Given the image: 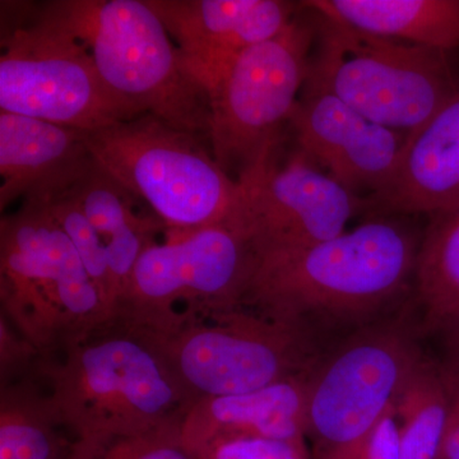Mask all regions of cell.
Returning <instances> with one entry per match:
<instances>
[{"instance_id":"6da1fadb","label":"cell","mask_w":459,"mask_h":459,"mask_svg":"<svg viewBox=\"0 0 459 459\" xmlns=\"http://www.w3.org/2000/svg\"><path fill=\"white\" fill-rule=\"evenodd\" d=\"M48 369V401L77 439L142 433L186 418L195 400L151 329L122 318L65 347Z\"/></svg>"},{"instance_id":"7a4b0ae2","label":"cell","mask_w":459,"mask_h":459,"mask_svg":"<svg viewBox=\"0 0 459 459\" xmlns=\"http://www.w3.org/2000/svg\"><path fill=\"white\" fill-rule=\"evenodd\" d=\"M420 246L409 226L377 216L325 243L255 258L241 304L290 323L305 313L367 312L415 274Z\"/></svg>"},{"instance_id":"3957f363","label":"cell","mask_w":459,"mask_h":459,"mask_svg":"<svg viewBox=\"0 0 459 459\" xmlns=\"http://www.w3.org/2000/svg\"><path fill=\"white\" fill-rule=\"evenodd\" d=\"M49 5L124 104L208 140L207 93L184 68L179 50L146 0H57Z\"/></svg>"},{"instance_id":"277c9868","label":"cell","mask_w":459,"mask_h":459,"mask_svg":"<svg viewBox=\"0 0 459 459\" xmlns=\"http://www.w3.org/2000/svg\"><path fill=\"white\" fill-rule=\"evenodd\" d=\"M310 12L316 48L303 91L334 96L368 119L411 134L458 90L449 51L371 35Z\"/></svg>"},{"instance_id":"5b68a950","label":"cell","mask_w":459,"mask_h":459,"mask_svg":"<svg viewBox=\"0 0 459 459\" xmlns=\"http://www.w3.org/2000/svg\"><path fill=\"white\" fill-rule=\"evenodd\" d=\"M202 141L151 114L84 132L96 164L175 235L228 222L241 199Z\"/></svg>"},{"instance_id":"8992f818","label":"cell","mask_w":459,"mask_h":459,"mask_svg":"<svg viewBox=\"0 0 459 459\" xmlns=\"http://www.w3.org/2000/svg\"><path fill=\"white\" fill-rule=\"evenodd\" d=\"M0 111L82 132L140 117L102 82L49 3L2 2Z\"/></svg>"},{"instance_id":"52a82bcc","label":"cell","mask_w":459,"mask_h":459,"mask_svg":"<svg viewBox=\"0 0 459 459\" xmlns=\"http://www.w3.org/2000/svg\"><path fill=\"white\" fill-rule=\"evenodd\" d=\"M5 314L36 352L66 344L111 319L74 244L45 202L23 199L2 220Z\"/></svg>"},{"instance_id":"ba28073f","label":"cell","mask_w":459,"mask_h":459,"mask_svg":"<svg viewBox=\"0 0 459 459\" xmlns=\"http://www.w3.org/2000/svg\"><path fill=\"white\" fill-rule=\"evenodd\" d=\"M310 14V20L298 14L276 36L241 53L208 92L207 141L217 164L234 180L270 161L283 126H290L316 44Z\"/></svg>"},{"instance_id":"9c48e42d","label":"cell","mask_w":459,"mask_h":459,"mask_svg":"<svg viewBox=\"0 0 459 459\" xmlns=\"http://www.w3.org/2000/svg\"><path fill=\"white\" fill-rule=\"evenodd\" d=\"M150 329L195 402L253 394L300 376L304 367L295 323L243 313L240 305L188 310L164 328Z\"/></svg>"},{"instance_id":"30bf717a","label":"cell","mask_w":459,"mask_h":459,"mask_svg":"<svg viewBox=\"0 0 459 459\" xmlns=\"http://www.w3.org/2000/svg\"><path fill=\"white\" fill-rule=\"evenodd\" d=\"M255 255L230 223L195 230L142 253L114 318L161 328L177 318L174 304L189 310L225 309L241 305Z\"/></svg>"},{"instance_id":"8fae6325","label":"cell","mask_w":459,"mask_h":459,"mask_svg":"<svg viewBox=\"0 0 459 459\" xmlns=\"http://www.w3.org/2000/svg\"><path fill=\"white\" fill-rule=\"evenodd\" d=\"M238 183L241 199L226 223L243 235L255 258L340 237L365 210L364 197L341 186L299 148L283 164L273 156Z\"/></svg>"},{"instance_id":"7c38bea8","label":"cell","mask_w":459,"mask_h":459,"mask_svg":"<svg viewBox=\"0 0 459 459\" xmlns=\"http://www.w3.org/2000/svg\"><path fill=\"white\" fill-rule=\"evenodd\" d=\"M420 362L412 344L394 332L365 334L342 347L309 382L307 431L323 452L369 433Z\"/></svg>"},{"instance_id":"4fadbf2b","label":"cell","mask_w":459,"mask_h":459,"mask_svg":"<svg viewBox=\"0 0 459 459\" xmlns=\"http://www.w3.org/2000/svg\"><path fill=\"white\" fill-rule=\"evenodd\" d=\"M290 126L299 150L344 188L365 198L391 183L406 133L380 126L327 93L301 91Z\"/></svg>"},{"instance_id":"5bb4252c","label":"cell","mask_w":459,"mask_h":459,"mask_svg":"<svg viewBox=\"0 0 459 459\" xmlns=\"http://www.w3.org/2000/svg\"><path fill=\"white\" fill-rule=\"evenodd\" d=\"M178 42L181 63L205 91L241 53L273 38L298 16L281 0H146Z\"/></svg>"},{"instance_id":"9a60e30c","label":"cell","mask_w":459,"mask_h":459,"mask_svg":"<svg viewBox=\"0 0 459 459\" xmlns=\"http://www.w3.org/2000/svg\"><path fill=\"white\" fill-rule=\"evenodd\" d=\"M458 205L459 87L429 122L407 135L391 183L365 198V210L376 217H435Z\"/></svg>"},{"instance_id":"2e32d148","label":"cell","mask_w":459,"mask_h":459,"mask_svg":"<svg viewBox=\"0 0 459 459\" xmlns=\"http://www.w3.org/2000/svg\"><path fill=\"white\" fill-rule=\"evenodd\" d=\"M84 132L0 111V208L47 201L72 188L92 164Z\"/></svg>"},{"instance_id":"e0dca14e","label":"cell","mask_w":459,"mask_h":459,"mask_svg":"<svg viewBox=\"0 0 459 459\" xmlns=\"http://www.w3.org/2000/svg\"><path fill=\"white\" fill-rule=\"evenodd\" d=\"M309 382L300 376L253 394L199 398L181 424L193 453L232 437L300 440L307 431Z\"/></svg>"},{"instance_id":"ac0fdd59","label":"cell","mask_w":459,"mask_h":459,"mask_svg":"<svg viewBox=\"0 0 459 459\" xmlns=\"http://www.w3.org/2000/svg\"><path fill=\"white\" fill-rule=\"evenodd\" d=\"M301 5L371 35L446 51L459 47V0H313Z\"/></svg>"},{"instance_id":"d6986e66","label":"cell","mask_w":459,"mask_h":459,"mask_svg":"<svg viewBox=\"0 0 459 459\" xmlns=\"http://www.w3.org/2000/svg\"><path fill=\"white\" fill-rule=\"evenodd\" d=\"M74 189L107 249L115 310L142 253L155 243L153 234L166 228L157 219H143L135 214L132 204L134 198L102 170L95 160Z\"/></svg>"},{"instance_id":"ffe728a7","label":"cell","mask_w":459,"mask_h":459,"mask_svg":"<svg viewBox=\"0 0 459 459\" xmlns=\"http://www.w3.org/2000/svg\"><path fill=\"white\" fill-rule=\"evenodd\" d=\"M416 285L431 327L459 318V205L434 217L420 246Z\"/></svg>"},{"instance_id":"44dd1931","label":"cell","mask_w":459,"mask_h":459,"mask_svg":"<svg viewBox=\"0 0 459 459\" xmlns=\"http://www.w3.org/2000/svg\"><path fill=\"white\" fill-rule=\"evenodd\" d=\"M394 404L400 459H437L448 415L443 377L420 362Z\"/></svg>"},{"instance_id":"7402d4cb","label":"cell","mask_w":459,"mask_h":459,"mask_svg":"<svg viewBox=\"0 0 459 459\" xmlns=\"http://www.w3.org/2000/svg\"><path fill=\"white\" fill-rule=\"evenodd\" d=\"M56 425L47 397L26 389L3 391L0 459H59Z\"/></svg>"},{"instance_id":"603a6c76","label":"cell","mask_w":459,"mask_h":459,"mask_svg":"<svg viewBox=\"0 0 459 459\" xmlns=\"http://www.w3.org/2000/svg\"><path fill=\"white\" fill-rule=\"evenodd\" d=\"M183 420L142 433L82 437L66 459H197L184 442Z\"/></svg>"},{"instance_id":"cb8c5ba5","label":"cell","mask_w":459,"mask_h":459,"mask_svg":"<svg viewBox=\"0 0 459 459\" xmlns=\"http://www.w3.org/2000/svg\"><path fill=\"white\" fill-rule=\"evenodd\" d=\"M74 186L42 202H45L56 221L62 226L72 243L74 244L87 273L98 287L102 300L107 305L108 312L113 319V290H111L107 249L98 231L87 219L82 204L75 195Z\"/></svg>"},{"instance_id":"d4e9b609","label":"cell","mask_w":459,"mask_h":459,"mask_svg":"<svg viewBox=\"0 0 459 459\" xmlns=\"http://www.w3.org/2000/svg\"><path fill=\"white\" fill-rule=\"evenodd\" d=\"M197 459H307L304 439L232 437L211 443L195 453Z\"/></svg>"},{"instance_id":"484cf974","label":"cell","mask_w":459,"mask_h":459,"mask_svg":"<svg viewBox=\"0 0 459 459\" xmlns=\"http://www.w3.org/2000/svg\"><path fill=\"white\" fill-rule=\"evenodd\" d=\"M320 459H400V437L392 403L369 433L358 442L323 452Z\"/></svg>"},{"instance_id":"4316f807","label":"cell","mask_w":459,"mask_h":459,"mask_svg":"<svg viewBox=\"0 0 459 459\" xmlns=\"http://www.w3.org/2000/svg\"><path fill=\"white\" fill-rule=\"evenodd\" d=\"M448 415L437 459H459V367L443 376Z\"/></svg>"},{"instance_id":"83f0119b","label":"cell","mask_w":459,"mask_h":459,"mask_svg":"<svg viewBox=\"0 0 459 459\" xmlns=\"http://www.w3.org/2000/svg\"><path fill=\"white\" fill-rule=\"evenodd\" d=\"M452 328V346L453 349L455 350V352L458 353L459 356V318L455 320V323L451 325Z\"/></svg>"},{"instance_id":"f1b7e54d","label":"cell","mask_w":459,"mask_h":459,"mask_svg":"<svg viewBox=\"0 0 459 459\" xmlns=\"http://www.w3.org/2000/svg\"><path fill=\"white\" fill-rule=\"evenodd\" d=\"M65 459H66V457H65Z\"/></svg>"}]
</instances>
